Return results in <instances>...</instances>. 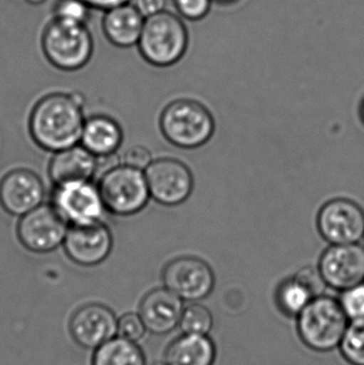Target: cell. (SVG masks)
Returning a JSON list of instances; mask_svg holds the SVG:
<instances>
[{
  "mask_svg": "<svg viewBox=\"0 0 364 365\" xmlns=\"http://www.w3.org/2000/svg\"><path fill=\"white\" fill-rule=\"evenodd\" d=\"M85 98L78 93H51L38 101L29 115L32 140L45 151L55 152L80 143Z\"/></svg>",
  "mask_w": 364,
  "mask_h": 365,
  "instance_id": "cell-1",
  "label": "cell"
},
{
  "mask_svg": "<svg viewBox=\"0 0 364 365\" xmlns=\"http://www.w3.org/2000/svg\"><path fill=\"white\" fill-rule=\"evenodd\" d=\"M40 46L45 59L53 68L76 72L91 60L94 38L88 26L51 17L41 31Z\"/></svg>",
  "mask_w": 364,
  "mask_h": 365,
  "instance_id": "cell-2",
  "label": "cell"
},
{
  "mask_svg": "<svg viewBox=\"0 0 364 365\" xmlns=\"http://www.w3.org/2000/svg\"><path fill=\"white\" fill-rule=\"evenodd\" d=\"M296 319L299 339L316 353L339 349L350 325L339 299L326 295L313 298Z\"/></svg>",
  "mask_w": 364,
  "mask_h": 365,
  "instance_id": "cell-3",
  "label": "cell"
},
{
  "mask_svg": "<svg viewBox=\"0 0 364 365\" xmlns=\"http://www.w3.org/2000/svg\"><path fill=\"white\" fill-rule=\"evenodd\" d=\"M188 44L189 34L182 17L165 10L145 19L137 47L147 63L167 68L185 56Z\"/></svg>",
  "mask_w": 364,
  "mask_h": 365,
  "instance_id": "cell-4",
  "label": "cell"
},
{
  "mask_svg": "<svg viewBox=\"0 0 364 365\" xmlns=\"http://www.w3.org/2000/svg\"><path fill=\"white\" fill-rule=\"evenodd\" d=\"M160 130L165 138L181 149H197L209 143L215 121L207 107L192 100H177L162 110Z\"/></svg>",
  "mask_w": 364,
  "mask_h": 365,
  "instance_id": "cell-5",
  "label": "cell"
},
{
  "mask_svg": "<svg viewBox=\"0 0 364 365\" xmlns=\"http://www.w3.org/2000/svg\"><path fill=\"white\" fill-rule=\"evenodd\" d=\"M98 185L105 208L115 216L128 217L141 212L151 197L145 171L125 164L109 169Z\"/></svg>",
  "mask_w": 364,
  "mask_h": 365,
  "instance_id": "cell-6",
  "label": "cell"
},
{
  "mask_svg": "<svg viewBox=\"0 0 364 365\" xmlns=\"http://www.w3.org/2000/svg\"><path fill=\"white\" fill-rule=\"evenodd\" d=\"M51 204L70 227L100 222L107 212L98 185L92 180L55 185Z\"/></svg>",
  "mask_w": 364,
  "mask_h": 365,
  "instance_id": "cell-7",
  "label": "cell"
},
{
  "mask_svg": "<svg viewBox=\"0 0 364 365\" xmlns=\"http://www.w3.org/2000/svg\"><path fill=\"white\" fill-rule=\"evenodd\" d=\"M68 227L51 204H41L19 218L16 234L30 252L49 253L63 245Z\"/></svg>",
  "mask_w": 364,
  "mask_h": 365,
  "instance_id": "cell-8",
  "label": "cell"
},
{
  "mask_svg": "<svg viewBox=\"0 0 364 365\" xmlns=\"http://www.w3.org/2000/svg\"><path fill=\"white\" fill-rule=\"evenodd\" d=\"M164 287L183 302H199L211 295L216 279L211 266L196 257H181L165 266Z\"/></svg>",
  "mask_w": 364,
  "mask_h": 365,
  "instance_id": "cell-9",
  "label": "cell"
},
{
  "mask_svg": "<svg viewBox=\"0 0 364 365\" xmlns=\"http://www.w3.org/2000/svg\"><path fill=\"white\" fill-rule=\"evenodd\" d=\"M145 173L150 195L162 205H180L192 195L194 177L181 160L169 158L153 160Z\"/></svg>",
  "mask_w": 364,
  "mask_h": 365,
  "instance_id": "cell-10",
  "label": "cell"
},
{
  "mask_svg": "<svg viewBox=\"0 0 364 365\" xmlns=\"http://www.w3.org/2000/svg\"><path fill=\"white\" fill-rule=\"evenodd\" d=\"M318 229L329 244H357L364 237L363 208L353 200H331L318 212Z\"/></svg>",
  "mask_w": 364,
  "mask_h": 365,
  "instance_id": "cell-11",
  "label": "cell"
},
{
  "mask_svg": "<svg viewBox=\"0 0 364 365\" xmlns=\"http://www.w3.org/2000/svg\"><path fill=\"white\" fill-rule=\"evenodd\" d=\"M318 269L327 287L344 291L364 282V246L331 245L323 252Z\"/></svg>",
  "mask_w": 364,
  "mask_h": 365,
  "instance_id": "cell-12",
  "label": "cell"
},
{
  "mask_svg": "<svg viewBox=\"0 0 364 365\" xmlns=\"http://www.w3.org/2000/svg\"><path fill=\"white\" fill-rule=\"evenodd\" d=\"M71 261L77 265L92 267L103 263L110 255L113 236L103 221L68 227L62 245Z\"/></svg>",
  "mask_w": 364,
  "mask_h": 365,
  "instance_id": "cell-13",
  "label": "cell"
},
{
  "mask_svg": "<svg viewBox=\"0 0 364 365\" xmlns=\"http://www.w3.org/2000/svg\"><path fill=\"white\" fill-rule=\"evenodd\" d=\"M44 197V182L28 169H14L0 181V205L11 216H24L43 204Z\"/></svg>",
  "mask_w": 364,
  "mask_h": 365,
  "instance_id": "cell-14",
  "label": "cell"
},
{
  "mask_svg": "<svg viewBox=\"0 0 364 365\" xmlns=\"http://www.w3.org/2000/svg\"><path fill=\"white\" fill-rule=\"evenodd\" d=\"M70 331L77 344L85 349H96L115 338L118 322L108 307L90 304L73 314Z\"/></svg>",
  "mask_w": 364,
  "mask_h": 365,
  "instance_id": "cell-15",
  "label": "cell"
},
{
  "mask_svg": "<svg viewBox=\"0 0 364 365\" xmlns=\"http://www.w3.org/2000/svg\"><path fill=\"white\" fill-rule=\"evenodd\" d=\"M184 308L183 300L164 287L153 289L143 297L139 315L147 331L155 336H166L179 327Z\"/></svg>",
  "mask_w": 364,
  "mask_h": 365,
  "instance_id": "cell-16",
  "label": "cell"
},
{
  "mask_svg": "<svg viewBox=\"0 0 364 365\" xmlns=\"http://www.w3.org/2000/svg\"><path fill=\"white\" fill-rule=\"evenodd\" d=\"M145 17L130 2L105 11L102 19V31L106 40L118 48L137 46Z\"/></svg>",
  "mask_w": 364,
  "mask_h": 365,
  "instance_id": "cell-17",
  "label": "cell"
},
{
  "mask_svg": "<svg viewBox=\"0 0 364 365\" xmlns=\"http://www.w3.org/2000/svg\"><path fill=\"white\" fill-rule=\"evenodd\" d=\"M98 170V158L80 143L55 152L48 165V175L53 184L89 181Z\"/></svg>",
  "mask_w": 364,
  "mask_h": 365,
  "instance_id": "cell-18",
  "label": "cell"
},
{
  "mask_svg": "<svg viewBox=\"0 0 364 365\" xmlns=\"http://www.w3.org/2000/svg\"><path fill=\"white\" fill-rule=\"evenodd\" d=\"M123 130L113 118L94 115L83 124L80 145L96 158L113 155L123 143Z\"/></svg>",
  "mask_w": 364,
  "mask_h": 365,
  "instance_id": "cell-19",
  "label": "cell"
},
{
  "mask_svg": "<svg viewBox=\"0 0 364 365\" xmlns=\"http://www.w3.org/2000/svg\"><path fill=\"white\" fill-rule=\"evenodd\" d=\"M215 343L209 336L182 334L167 347L164 365H214Z\"/></svg>",
  "mask_w": 364,
  "mask_h": 365,
  "instance_id": "cell-20",
  "label": "cell"
},
{
  "mask_svg": "<svg viewBox=\"0 0 364 365\" xmlns=\"http://www.w3.org/2000/svg\"><path fill=\"white\" fill-rule=\"evenodd\" d=\"M92 365H145V358L136 342L120 336L96 349Z\"/></svg>",
  "mask_w": 364,
  "mask_h": 365,
  "instance_id": "cell-21",
  "label": "cell"
},
{
  "mask_svg": "<svg viewBox=\"0 0 364 365\" xmlns=\"http://www.w3.org/2000/svg\"><path fill=\"white\" fill-rule=\"evenodd\" d=\"M312 299L313 296L295 277L284 281L276 293L278 308L288 317H298Z\"/></svg>",
  "mask_w": 364,
  "mask_h": 365,
  "instance_id": "cell-22",
  "label": "cell"
},
{
  "mask_svg": "<svg viewBox=\"0 0 364 365\" xmlns=\"http://www.w3.org/2000/svg\"><path fill=\"white\" fill-rule=\"evenodd\" d=\"M213 327V314L207 307L199 302H189L184 308L179 324L182 334L209 336Z\"/></svg>",
  "mask_w": 364,
  "mask_h": 365,
  "instance_id": "cell-23",
  "label": "cell"
},
{
  "mask_svg": "<svg viewBox=\"0 0 364 365\" xmlns=\"http://www.w3.org/2000/svg\"><path fill=\"white\" fill-rule=\"evenodd\" d=\"M339 349L348 364L364 365V319L350 322Z\"/></svg>",
  "mask_w": 364,
  "mask_h": 365,
  "instance_id": "cell-24",
  "label": "cell"
},
{
  "mask_svg": "<svg viewBox=\"0 0 364 365\" xmlns=\"http://www.w3.org/2000/svg\"><path fill=\"white\" fill-rule=\"evenodd\" d=\"M91 14L92 9L83 0H56L51 11L53 19L85 26H88Z\"/></svg>",
  "mask_w": 364,
  "mask_h": 365,
  "instance_id": "cell-25",
  "label": "cell"
},
{
  "mask_svg": "<svg viewBox=\"0 0 364 365\" xmlns=\"http://www.w3.org/2000/svg\"><path fill=\"white\" fill-rule=\"evenodd\" d=\"M339 302L350 322L364 319V282L342 291Z\"/></svg>",
  "mask_w": 364,
  "mask_h": 365,
  "instance_id": "cell-26",
  "label": "cell"
},
{
  "mask_svg": "<svg viewBox=\"0 0 364 365\" xmlns=\"http://www.w3.org/2000/svg\"><path fill=\"white\" fill-rule=\"evenodd\" d=\"M177 14L190 21H201L209 15L213 0H173Z\"/></svg>",
  "mask_w": 364,
  "mask_h": 365,
  "instance_id": "cell-27",
  "label": "cell"
},
{
  "mask_svg": "<svg viewBox=\"0 0 364 365\" xmlns=\"http://www.w3.org/2000/svg\"><path fill=\"white\" fill-rule=\"evenodd\" d=\"M145 331L147 330L145 323L140 315L136 313H128L118 322V332L120 336L132 342L140 341L145 336Z\"/></svg>",
  "mask_w": 364,
  "mask_h": 365,
  "instance_id": "cell-28",
  "label": "cell"
},
{
  "mask_svg": "<svg viewBox=\"0 0 364 365\" xmlns=\"http://www.w3.org/2000/svg\"><path fill=\"white\" fill-rule=\"evenodd\" d=\"M294 277L307 287L313 298L324 295L327 284L318 267L306 266V267L301 268Z\"/></svg>",
  "mask_w": 364,
  "mask_h": 365,
  "instance_id": "cell-29",
  "label": "cell"
},
{
  "mask_svg": "<svg viewBox=\"0 0 364 365\" xmlns=\"http://www.w3.org/2000/svg\"><path fill=\"white\" fill-rule=\"evenodd\" d=\"M152 162L153 158L151 152L143 145H134L124 154V164L139 170L145 171Z\"/></svg>",
  "mask_w": 364,
  "mask_h": 365,
  "instance_id": "cell-30",
  "label": "cell"
},
{
  "mask_svg": "<svg viewBox=\"0 0 364 365\" xmlns=\"http://www.w3.org/2000/svg\"><path fill=\"white\" fill-rule=\"evenodd\" d=\"M168 0H130V4L145 19L166 10Z\"/></svg>",
  "mask_w": 364,
  "mask_h": 365,
  "instance_id": "cell-31",
  "label": "cell"
},
{
  "mask_svg": "<svg viewBox=\"0 0 364 365\" xmlns=\"http://www.w3.org/2000/svg\"><path fill=\"white\" fill-rule=\"evenodd\" d=\"M92 10L105 11L115 6H121V4H128L130 0H83Z\"/></svg>",
  "mask_w": 364,
  "mask_h": 365,
  "instance_id": "cell-32",
  "label": "cell"
},
{
  "mask_svg": "<svg viewBox=\"0 0 364 365\" xmlns=\"http://www.w3.org/2000/svg\"><path fill=\"white\" fill-rule=\"evenodd\" d=\"M239 0H213L215 4H220V6H231V4H235Z\"/></svg>",
  "mask_w": 364,
  "mask_h": 365,
  "instance_id": "cell-33",
  "label": "cell"
},
{
  "mask_svg": "<svg viewBox=\"0 0 364 365\" xmlns=\"http://www.w3.org/2000/svg\"><path fill=\"white\" fill-rule=\"evenodd\" d=\"M27 4H29L30 6H42V4H44L45 2H47V0H25Z\"/></svg>",
  "mask_w": 364,
  "mask_h": 365,
  "instance_id": "cell-34",
  "label": "cell"
},
{
  "mask_svg": "<svg viewBox=\"0 0 364 365\" xmlns=\"http://www.w3.org/2000/svg\"><path fill=\"white\" fill-rule=\"evenodd\" d=\"M360 115H361V119H363V122L364 123V100H363V104H361Z\"/></svg>",
  "mask_w": 364,
  "mask_h": 365,
  "instance_id": "cell-35",
  "label": "cell"
},
{
  "mask_svg": "<svg viewBox=\"0 0 364 365\" xmlns=\"http://www.w3.org/2000/svg\"><path fill=\"white\" fill-rule=\"evenodd\" d=\"M363 240H364V237H363Z\"/></svg>",
  "mask_w": 364,
  "mask_h": 365,
  "instance_id": "cell-36",
  "label": "cell"
}]
</instances>
